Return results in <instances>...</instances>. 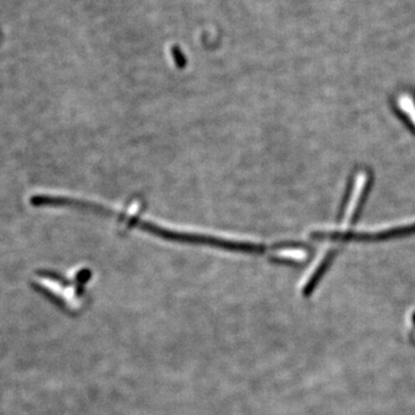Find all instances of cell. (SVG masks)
Here are the masks:
<instances>
[{"mask_svg":"<svg viewBox=\"0 0 415 415\" xmlns=\"http://www.w3.org/2000/svg\"><path fill=\"white\" fill-rule=\"evenodd\" d=\"M398 107L401 114L407 118L408 121L415 128V98L411 95H401L398 100Z\"/></svg>","mask_w":415,"mask_h":415,"instance_id":"cell-1","label":"cell"}]
</instances>
